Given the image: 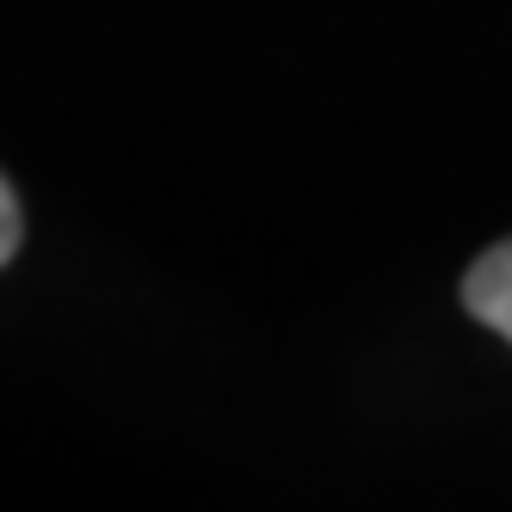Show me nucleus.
<instances>
[{"label":"nucleus","mask_w":512,"mask_h":512,"mask_svg":"<svg viewBox=\"0 0 512 512\" xmlns=\"http://www.w3.org/2000/svg\"><path fill=\"white\" fill-rule=\"evenodd\" d=\"M463 309L512 346V235L494 241L482 260L463 272Z\"/></svg>","instance_id":"nucleus-1"},{"label":"nucleus","mask_w":512,"mask_h":512,"mask_svg":"<svg viewBox=\"0 0 512 512\" xmlns=\"http://www.w3.org/2000/svg\"><path fill=\"white\" fill-rule=\"evenodd\" d=\"M19 235H25V216H19V198H13V186L0 179V266L19 253Z\"/></svg>","instance_id":"nucleus-2"}]
</instances>
